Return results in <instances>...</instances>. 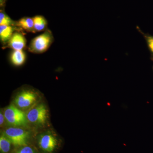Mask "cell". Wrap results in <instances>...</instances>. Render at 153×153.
Here are the masks:
<instances>
[{
    "label": "cell",
    "instance_id": "4",
    "mask_svg": "<svg viewBox=\"0 0 153 153\" xmlns=\"http://www.w3.org/2000/svg\"><path fill=\"white\" fill-rule=\"evenodd\" d=\"M16 148L29 144L30 133L21 127H11L3 132Z\"/></svg>",
    "mask_w": 153,
    "mask_h": 153
},
{
    "label": "cell",
    "instance_id": "3",
    "mask_svg": "<svg viewBox=\"0 0 153 153\" xmlns=\"http://www.w3.org/2000/svg\"><path fill=\"white\" fill-rule=\"evenodd\" d=\"M6 121L10 126L22 127L27 126L29 122L27 114L14 104L7 107L4 112Z\"/></svg>",
    "mask_w": 153,
    "mask_h": 153
},
{
    "label": "cell",
    "instance_id": "5",
    "mask_svg": "<svg viewBox=\"0 0 153 153\" xmlns=\"http://www.w3.org/2000/svg\"><path fill=\"white\" fill-rule=\"evenodd\" d=\"M26 114L28 122L35 125H44L48 120V110L43 103H40L33 107Z\"/></svg>",
    "mask_w": 153,
    "mask_h": 153
},
{
    "label": "cell",
    "instance_id": "11",
    "mask_svg": "<svg viewBox=\"0 0 153 153\" xmlns=\"http://www.w3.org/2000/svg\"><path fill=\"white\" fill-rule=\"evenodd\" d=\"M34 24V32H40L41 31H46L47 30V20L43 16H35L33 18Z\"/></svg>",
    "mask_w": 153,
    "mask_h": 153
},
{
    "label": "cell",
    "instance_id": "17",
    "mask_svg": "<svg viewBox=\"0 0 153 153\" xmlns=\"http://www.w3.org/2000/svg\"><path fill=\"white\" fill-rule=\"evenodd\" d=\"M6 0H0V6L2 8H4L5 6Z\"/></svg>",
    "mask_w": 153,
    "mask_h": 153
},
{
    "label": "cell",
    "instance_id": "18",
    "mask_svg": "<svg viewBox=\"0 0 153 153\" xmlns=\"http://www.w3.org/2000/svg\"><path fill=\"white\" fill-rule=\"evenodd\" d=\"M152 69H153V67H152Z\"/></svg>",
    "mask_w": 153,
    "mask_h": 153
},
{
    "label": "cell",
    "instance_id": "15",
    "mask_svg": "<svg viewBox=\"0 0 153 153\" xmlns=\"http://www.w3.org/2000/svg\"><path fill=\"white\" fill-rule=\"evenodd\" d=\"M3 9H1V12H0V25L17 27V22H15L13 21L6 13Z\"/></svg>",
    "mask_w": 153,
    "mask_h": 153
},
{
    "label": "cell",
    "instance_id": "12",
    "mask_svg": "<svg viewBox=\"0 0 153 153\" xmlns=\"http://www.w3.org/2000/svg\"><path fill=\"white\" fill-rule=\"evenodd\" d=\"M12 146H14L10 139L4 133L0 137V152L1 153H12Z\"/></svg>",
    "mask_w": 153,
    "mask_h": 153
},
{
    "label": "cell",
    "instance_id": "10",
    "mask_svg": "<svg viewBox=\"0 0 153 153\" xmlns=\"http://www.w3.org/2000/svg\"><path fill=\"white\" fill-rule=\"evenodd\" d=\"M26 56L23 50H13L10 55V60L15 66H21L26 61Z\"/></svg>",
    "mask_w": 153,
    "mask_h": 153
},
{
    "label": "cell",
    "instance_id": "7",
    "mask_svg": "<svg viewBox=\"0 0 153 153\" xmlns=\"http://www.w3.org/2000/svg\"><path fill=\"white\" fill-rule=\"evenodd\" d=\"M8 47L13 50H22L27 44V40L24 34L20 32L14 33L8 43Z\"/></svg>",
    "mask_w": 153,
    "mask_h": 153
},
{
    "label": "cell",
    "instance_id": "16",
    "mask_svg": "<svg viewBox=\"0 0 153 153\" xmlns=\"http://www.w3.org/2000/svg\"><path fill=\"white\" fill-rule=\"evenodd\" d=\"M5 120H6V119L4 113L1 111V113H0V126H1V127L3 126Z\"/></svg>",
    "mask_w": 153,
    "mask_h": 153
},
{
    "label": "cell",
    "instance_id": "8",
    "mask_svg": "<svg viewBox=\"0 0 153 153\" xmlns=\"http://www.w3.org/2000/svg\"><path fill=\"white\" fill-rule=\"evenodd\" d=\"M20 30L17 27L6 25L0 26V38L3 44H7L15 30Z\"/></svg>",
    "mask_w": 153,
    "mask_h": 153
},
{
    "label": "cell",
    "instance_id": "1",
    "mask_svg": "<svg viewBox=\"0 0 153 153\" xmlns=\"http://www.w3.org/2000/svg\"><path fill=\"white\" fill-rule=\"evenodd\" d=\"M37 143L38 150L41 153H55L61 146L60 138L51 131L38 135Z\"/></svg>",
    "mask_w": 153,
    "mask_h": 153
},
{
    "label": "cell",
    "instance_id": "9",
    "mask_svg": "<svg viewBox=\"0 0 153 153\" xmlns=\"http://www.w3.org/2000/svg\"><path fill=\"white\" fill-rule=\"evenodd\" d=\"M16 26L17 27H19L21 30L35 33L33 18L28 17H23L17 22Z\"/></svg>",
    "mask_w": 153,
    "mask_h": 153
},
{
    "label": "cell",
    "instance_id": "2",
    "mask_svg": "<svg viewBox=\"0 0 153 153\" xmlns=\"http://www.w3.org/2000/svg\"><path fill=\"white\" fill-rule=\"evenodd\" d=\"M53 41L54 37L52 32L50 30H47L31 41L28 50L35 54H41L48 50Z\"/></svg>",
    "mask_w": 153,
    "mask_h": 153
},
{
    "label": "cell",
    "instance_id": "14",
    "mask_svg": "<svg viewBox=\"0 0 153 153\" xmlns=\"http://www.w3.org/2000/svg\"><path fill=\"white\" fill-rule=\"evenodd\" d=\"M12 153H41L38 149L33 145L29 144L16 148Z\"/></svg>",
    "mask_w": 153,
    "mask_h": 153
},
{
    "label": "cell",
    "instance_id": "13",
    "mask_svg": "<svg viewBox=\"0 0 153 153\" xmlns=\"http://www.w3.org/2000/svg\"><path fill=\"white\" fill-rule=\"evenodd\" d=\"M136 28L138 31L143 35L145 38L148 49L150 52L151 60L153 61V36H152L148 33H143L138 26H137Z\"/></svg>",
    "mask_w": 153,
    "mask_h": 153
},
{
    "label": "cell",
    "instance_id": "6",
    "mask_svg": "<svg viewBox=\"0 0 153 153\" xmlns=\"http://www.w3.org/2000/svg\"><path fill=\"white\" fill-rule=\"evenodd\" d=\"M38 94L33 90L26 89L19 92L14 100V105L20 109H27L36 103Z\"/></svg>",
    "mask_w": 153,
    "mask_h": 153
}]
</instances>
